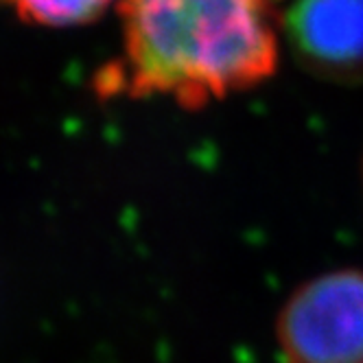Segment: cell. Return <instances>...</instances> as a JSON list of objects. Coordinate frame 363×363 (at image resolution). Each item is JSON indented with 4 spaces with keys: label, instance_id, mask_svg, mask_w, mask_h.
<instances>
[{
    "label": "cell",
    "instance_id": "cell-1",
    "mask_svg": "<svg viewBox=\"0 0 363 363\" xmlns=\"http://www.w3.org/2000/svg\"><path fill=\"white\" fill-rule=\"evenodd\" d=\"M125 53L101 86L197 110L276 72L274 0H121Z\"/></svg>",
    "mask_w": 363,
    "mask_h": 363
},
{
    "label": "cell",
    "instance_id": "cell-2",
    "mask_svg": "<svg viewBox=\"0 0 363 363\" xmlns=\"http://www.w3.org/2000/svg\"><path fill=\"white\" fill-rule=\"evenodd\" d=\"M278 342L284 363H363V272L302 284L280 313Z\"/></svg>",
    "mask_w": 363,
    "mask_h": 363
},
{
    "label": "cell",
    "instance_id": "cell-3",
    "mask_svg": "<svg viewBox=\"0 0 363 363\" xmlns=\"http://www.w3.org/2000/svg\"><path fill=\"white\" fill-rule=\"evenodd\" d=\"M296 60L322 79H363V0H296L284 18Z\"/></svg>",
    "mask_w": 363,
    "mask_h": 363
},
{
    "label": "cell",
    "instance_id": "cell-4",
    "mask_svg": "<svg viewBox=\"0 0 363 363\" xmlns=\"http://www.w3.org/2000/svg\"><path fill=\"white\" fill-rule=\"evenodd\" d=\"M20 16L46 27H70L90 22L106 11L112 0H13Z\"/></svg>",
    "mask_w": 363,
    "mask_h": 363
}]
</instances>
